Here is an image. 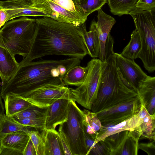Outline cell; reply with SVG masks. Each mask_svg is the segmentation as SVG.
<instances>
[{"label": "cell", "mask_w": 155, "mask_h": 155, "mask_svg": "<svg viewBox=\"0 0 155 155\" xmlns=\"http://www.w3.org/2000/svg\"><path fill=\"white\" fill-rule=\"evenodd\" d=\"M30 139L28 133L22 131L7 134L0 138V145L22 152Z\"/></svg>", "instance_id": "ffe728a7"}, {"label": "cell", "mask_w": 155, "mask_h": 155, "mask_svg": "<svg viewBox=\"0 0 155 155\" xmlns=\"http://www.w3.org/2000/svg\"><path fill=\"white\" fill-rule=\"evenodd\" d=\"M117 67L126 84L137 92L139 86L148 77L134 60L114 53Z\"/></svg>", "instance_id": "30bf717a"}, {"label": "cell", "mask_w": 155, "mask_h": 155, "mask_svg": "<svg viewBox=\"0 0 155 155\" xmlns=\"http://www.w3.org/2000/svg\"><path fill=\"white\" fill-rule=\"evenodd\" d=\"M114 54L104 66L97 98L91 110L93 112L97 113L138 97L137 92L123 79L117 67Z\"/></svg>", "instance_id": "3957f363"}, {"label": "cell", "mask_w": 155, "mask_h": 155, "mask_svg": "<svg viewBox=\"0 0 155 155\" xmlns=\"http://www.w3.org/2000/svg\"><path fill=\"white\" fill-rule=\"evenodd\" d=\"M37 26L30 51L22 64L50 55H64L81 60L88 52L83 38L85 23L78 26L49 17L36 19Z\"/></svg>", "instance_id": "6da1fadb"}, {"label": "cell", "mask_w": 155, "mask_h": 155, "mask_svg": "<svg viewBox=\"0 0 155 155\" xmlns=\"http://www.w3.org/2000/svg\"><path fill=\"white\" fill-rule=\"evenodd\" d=\"M71 99H60L49 106L45 119V129L55 130L58 125L66 120Z\"/></svg>", "instance_id": "5bb4252c"}, {"label": "cell", "mask_w": 155, "mask_h": 155, "mask_svg": "<svg viewBox=\"0 0 155 155\" xmlns=\"http://www.w3.org/2000/svg\"><path fill=\"white\" fill-rule=\"evenodd\" d=\"M20 98L41 107H48L60 99H71L70 88L65 86L53 85L42 88Z\"/></svg>", "instance_id": "8fae6325"}, {"label": "cell", "mask_w": 155, "mask_h": 155, "mask_svg": "<svg viewBox=\"0 0 155 155\" xmlns=\"http://www.w3.org/2000/svg\"><path fill=\"white\" fill-rule=\"evenodd\" d=\"M23 155H37V152L31 139H30L23 151Z\"/></svg>", "instance_id": "e575fe53"}, {"label": "cell", "mask_w": 155, "mask_h": 155, "mask_svg": "<svg viewBox=\"0 0 155 155\" xmlns=\"http://www.w3.org/2000/svg\"><path fill=\"white\" fill-rule=\"evenodd\" d=\"M0 9H4L6 11L8 16V21L23 16L50 17L46 13L31 6L6 0L0 1Z\"/></svg>", "instance_id": "ac0fdd59"}, {"label": "cell", "mask_w": 155, "mask_h": 155, "mask_svg": "<svg viewBox=\"0 0 155 155\" xmlns=\"http://www.w3.org/2000/svg\"><path fill=\"white\" fill-rule=\"evenodd\" d=\"M88 72V67L76 65L70 69L63 78L65 85H71L78 87L84 81Z\"/></svg>", "instance_id": "cb8c5ba5"}, {"label": "cell", "mask_w": 155, "mask_h": 155, "mask_svg": "<svg viewBox=\"0 0 155 155\" xmlns=\"http://www.w3.org/2000/svg\"><path fill=\"white\" fill-rule=\"evenodd\" d=\"M31 6L58 21L78 26L86 21L81 16L61 8L53 0H32Z\"/></svg>", "instance_id": "7c38bea8"}, {"label": "cell", "mask_w": 155, "mask_h": 155, "mask_svg": "<svg viewBox=\"0 0 155 155\" xmlns=\"http://www.w3.org/2000/svg\"><path fill=\"white\" fill-rule=\"evenodd\" d=\"M41 131L37 155H64L58 132L55 129Z\"/></svg>", "instance_id": "2e32d148"}, {"label": "cell", "mask_w": 155, "mask_h": 155, "mask_svg": "<svg viewBox=\"0 0 155 155\" xmlns=\"http://www.w3.org/2000/svg\"><path fill=\"white\" fill-rule=\"evenodd\" d=\"M83 111L85 130L95 140L97 133L102 127L101 122L96 113L87 109H84Z\"/></svg>", "instance_id": "d4e9b609"}, {"label": "cell", "mask_w": 155, "mask_h": 155, "mask_svg": "<svg viewBox=\"0 0 155 155\" xmlns=\"http://www.w3.org/2000/svg\"><path fill=\"white\" fill-rule=\"evenodd\" d=\"M58 132L64 155H72L68 143L65 137L61 133L59 132Z\"/></svg>", "instance_id": "8d00e7d4"}, {"label": "cell", "mask_w": 155, "mask_h": 155, "mask_svg": "<svg viewBox=\"0 0 155 155\" xmlns=\"http://www.w3.org/2000/svg\"><path fill=\"white\" fill-rule=\"evenodd\" d=\"M141 124L142 121L138 113L117 124L102 126L101 130L97 133L94 143L96 144L100 141H103L107 137L122 131L141 129Z\"/></svg>", "instance_id": "e0dca14e"}, {"label": "cell", "mask_w": 155, "mask_h": 155, "mask_svg": "<svg viewBox=\"0 0 155 155\" xmlns=\"http://www.w3.org/2000/svg\"><path fill=\"white\" fill-rule=\"evenodd\" d=\"M138 114L142 121L141 128L143 133L140 139L141 138L148 139L150 141L155 140V114H150L141 101Z\"/></svg>", "instance_id": "44dd1931"}, {"label": "cell", "mask_w": 155, "mask_h": 155, "mask_svg": "<svg viewBox=\"0 0 155 155\" xmlns=\"http://www.w3.org/2000/svg\"><path fill=\"white\" fill-rule=\"evenodd\" d=\"M141 105L138 97L96 113L102 126L117 124L137 114Z\"/></svg>", "instance_id": "9c48e42d"}, {"label": "cell", "mask_w": 155, "mask_h": 155, "mask_svg": "<svg viewBox=\"0 0 155 155\" xmlns=\"http://www.w3.org/2000/svg\"><path fill=\"white\" fill-rule=\"evenodd\" d=\"M6 1L20 3L21 4L31 6L32 5V0H5Z\"/></svg>", "instance_id": "f35d334b"}, {"label": "cell", "mask_w": 155, "mask_h": 155, "mask_svg": "<svg viewBox=\"0 0 155 155\" xmlns=\"http://www.w3.org/2000/svg\"><path fill=\"white\" fill-rule=\"evenodd\" d=\"M141 49V43L138 32L136 29L132 32L131 38L120 54L127 58L134 60Z\"/></svg>", "instance_id": "83f0119b"}, {"label": "cell", "mask_w": 155, "mask_h": 155, "mask_svg": "<svg viewBox=\"0 0 155 155\" xmlns=\"http://www.w3.org/2000/svg\"><path fill=\"white\" fill-rule=\"evenodd\" d=\"M137 0H107L110 11L113 15H129L136 8Z\"/></svg>", "instance_id": "4316f807"}, {"label": "cell", "mask_w": 155, "mask_h": 155, "mask_svg": "<svg viewBox=\"0 0 155 155\" xmlns=\"http://www.w3.org/2000/svg\"><path fill=\"white\" fill-rule=\"evenodd\" d=\"M106 3H107V0H81V5L87 16L101 8Z\"/></svg>", "instance_id": "f546056e"}, {"label": "cell", "mask_w": 155, "mask_h": 155, "mask_svg": "<svg viewBox=\"0 0 155 155\" xmlns=\"http://www.w3.org/2000/svg\"><path fill=\"white\" fill-rule=\"evenodd\" d=\"M137 93L147 112L151 115L155 114V77L148 76Z\"/></svg>", "instance_id": "d6986e66"}, {"label": "cell", "mask_w": 155, "mask_h": 155, "mask_svg": "<svg viewBox=\"0 0 155 155\" xmlns=\"http://www.w3.org/2000/svg\"><path fill=\"white\" fill-rule=\"evenodd\" d=\"M48 107H41L33 105L10 117L15 119L28 118H45Z\"/></svg>", "instance_id": "f1b7e54d"}, {"label": "cell", "mask_w": 155, "mask_h": 155, "mask_svg": "<svg viewBox=\"0 0 155 155\" xmlns=\"http://www.w3.org/2000/svg\"><path fill=\"white\" fill-rule=\"evenodd\" d=\"M45 119L28 118L14 119L25 126L33 127L41 131L45 129Z\"/></svg>", "instance_id": "4dcf8cb0"}, {"label": "cell", "mask_w": 155, "mask_h": 155, "mask_svg": "<svg viewBox=\"0 0 155 155\" xmlns=\"http://www.w3.org/2000/svg\"><path fill=\"white\" fill-rule=\"evenodd\" d=\"M97 11L98 15L96 30L99 41L98 58L102 61L106 62L108 37L110 31L116 21L114 18L105 13L101 8Z\"/></svg>", "instance_id": "4fadbf2b"}, {"label": "cell", "mask_w": 155, "mask_h": 155, "mask_svg": "<svg viewBox=\"0 0 155 155\" xmlns=\"http://www.w3.org/2000/svg\"><path fill=\"white\" fill-rule=\"evenodd\" d=\"M106 62L94 58L87 64L88 72L83 83L75 89L70 88L71 99L91 110L96 101L102 71Z\"/></svg>", "instance_id": "52a82bcc"}, {"label": "cell", "mask_w": 155, "mask_h": 155, "mask_svg": "<svg viewBox=\"0 0 155 155\" xmlns=\"http://www.w3.org/2000/svg\"><path fill=\"white\" fill-rule=\"evenodd\" d=\"M8 16L6 11L0 9V28L8 21Z\"/></svg>", "instance_id": "74e56055"}, {"label": "cell", "mask_w": 155, "mask_h": 155, "mask_svg": "<svg viewBox=\"0 0 155 155\" xmlns=\"http://www.w3.org/2000/svg\"><path fill=\"white\" fill-rule=\"evenodd\" d=\"M1 155H23L21 151L6 148L0 145Z\"/></svg>", "instance_id": "d590c367"}, {"label": "cell", "mask_w": 155, "mask_h": 155, "mask_svg": "<svg viewBox=\"0 0 155 155\" xmlns=\"http://www.w3.org/2000/svg\"><path fill=\"white\" fill-rule=\"evenodd\" d=\"M97 22L93 20L89 31L85 28L83 32L84 40L87 50L88 54L93 58H98L99 54V41L96 30Z\"/></svg>", "instance_id": "7402d4cb"}, {"label": "cell", "mask_w": 155, "mask_h": 155, "mask_svg": "<svg viewBox=\"0 0 155 155\" xmlns=\"http://www.w3.org/2000/svg\"><path fill=\"white\" fill-rule=\"evenodd\" d=\"M1 84L0 82V117L2 114L4 113L5 111L4 106L2 102V98L1 95Z\"/></svg>", "instance_id": "ab89813d"}, {"label": "cell", "mask_w": 155, "mask_h": 155, "mask_svg": "<svg viewBox=\"0 0 155 155\" xmlns=\"http://www.w3.org/2000/svg\"><path fill=\"white\" fill-rule=\"evenodd\" d=\"M58 132L65 137L72 155H87L84 113L75 101L71 99L68 106L67 119L59 125Z\"/></svg>", "instance_id": "8992f818"}, {"label": "cell", "mask_w": 155, "mask_h": 155, "mask_svg": "<svg viewBox=\"0 0 155 155\" xmlns=\"http://www.w3.org/2000/svg\"><path fill=\"white\" fill-rule=\"evenodd\" d=\"M28 133L34 145L37 154L38 148L41 142V134L37 130H30Z\"/></svg>", "instance_id": "836d02e7"}, {"label": "cell", "mask_w": 155, "mask_h": 155, "mask_svg": "<svg viewBox=\"0 0 155 155\" xmlns=\"http://www.w3.org/2000/svg\"><path fill=\"white\" fill-rule=\"evenodd\" d=\"M141 129L126 130L110 135L103 140L109 155H137Z\"/></svg>", "instance_id": "ba28073f"}, {"label": "cell", "mask_w": 155, "mask_h": 155, "mask_svg": "<svg viewBox=\"0 0 155 155\" xmlns=\"http://www.w3.org/2000/svg\"><path fill=\"white\" fill-rule=\"evenodd\" d=\"M36 26V19L23 16L6 22L0 34L12 54L24 58L30 51Z\"/></svg>", "instance_id": "277c9868"}, {"label": "cell", "mask_w": 155, "mask_h": 155, "mask_svg": "<svg viewBox=\"0 0 155 155\" xmlns=\"http://www.w3.org/2000/svg\"><path fill=\"white\" fill-rule=\"evenodd\" d=\"M19 67L15 55L3 41L0 34V78L1 85L7 82L15 74Z\"/></svg>", "instance_id": "9a60e30c"}, {"label": "cell", "mask_w": 155, "mask_h": 155, "mask_svg": "<svg viewBox=\"0 0 155 155\" xmlns=\"http://www.w3.org/2000/svg\"><path fill=\"white\" fill-rule=\"evenodd\" d=\"M5 114L11 117L33 105L27 101L18 97L8 96L3 99Z\"/></svg>", "instance_id": "603a6c76"}, {"label": "cell", "mask_w": 155, "mask_h": 155, "mask_svg": "<svg viewBox=\"0 0 155 155\" xmlns=\"http://www.w3.org/2000/svg\"><path fill=\"white\" fill-rule=\"evenodd\" d=\"M155 140L148 143H138V149H140L147 153L148 155H155Z\"/></svg>", "instance_id": "d6a6232c"}, {"label": "cell", "mask_w": 155, "mask_h": 155, "mask_svg": "<svg viewBox=\"0 0 155 155\" xmlns=\"http://www.w3.org/2000/svg\"><path fill=\"white\" fill-rule=\"evenodd\" d=\"M30 127L21 124L3 113L0 117V138L7 134L17 131H22L28 133Z\"/></svg>", "instance_id": "484cf974"}, {"label": "cell", "mask_w": 155, "mask_h": 155, "mask_svg": "<svg viewBox=\"0 0 155 155\" xmlns=\"http://www.w3.org/2000/svg\"><path fill=\"white\" fill-rule=\"evenodd\" d=\"M75 57L60 60H41L19 64L18 69L7 82L1 85L2 99L7 96L21 97L44 87L64 86L60 68L76 61Z\"/></svg>", "instance_id": "7a4b0ae2"}, {"label": "cell", "mask_w": 155, "mask_h": 155, "mask_svg": "<svg viewBox=\"0 0 155 155\" xmlns=\"http://www.w3.org/2000/svg\"></svg>", "instance_id": "60d3db41"}, {"label": "cell", "mask_w": 155, "mask_h": 155, "mask_svg": "<svg viewBox=\"0 0 155 155\" xmlns=\"http://www.w3.org/2000/svg\"><path fill=\"white\" fill-rule=\"evenodd\" d=\"M136 8L143 10H155V0H137Z\"/></svg>", "instance_id": "1f68e13d"}, {"label": "cell", "mask_w": 155, "mask_h": 155, "mask_svg": "<svg viewBox=\"0 0 155 155\" xmlns=\"http://www.w3.org/2000/svg\"><path fill=\"white\" fill-rule=\"evenodd\" d=\"M155 10H143L135 8L129 13L138 32L141 49L137 58L141 60L150 73L155 70Z\"/></svg>", "instance_id": "5b68a950"}]
</instances>
